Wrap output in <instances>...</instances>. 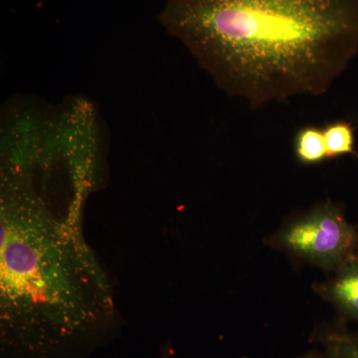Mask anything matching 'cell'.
I'll use <instances>...</instances> for the list:
<instances>
[{
  "mask_svg": "<svg viewBox=\"0 0 358 358\" xmlns=\"http://www.w3.org/2000/svg\"><path fill=\"white\" fill-rule=\"evenodd\" d=\"M157 20L252 109L324 95L358 54V0H166Z\"/></svg>",
  "mask_w": 358,
  "mask_h": 358,
  "instance_id": "1",
  "label": "cell"
},
{
  "mask_svg": "<svg viewBox=\"0 0 358 358\" xmlns=\"http://www.w3.org/2000/svg\"><path fill=\"white\" fill-rule=\"evenodd\" d=\"M82 215L22 190L1 193V358H88L122 329Z\"/></svg>",
  "mask_w": 358,
  "mask_h": 358,
  "instance_id": "2",
  "label": "cell"
},
{
  "mask_svg": "<svg viewBox=\"0 0 358 358\" xmlns=\"http://www.w3.org/2000/svg\"><path fill=\"white\" fill-rule=\"evenodd\" d=\"M266 244L299 262L334 273L358 256V229L348 220L343 206L327 200L289 219Z\"/></svg>",
  "mask_w": 358,
  "mask_h": 358,
  "instance_id": "3",
  "label": "cell"
},
{
  "mask_svg": "<svg viewBox=\"0 0 358 358\" xmlns=\"http://www.w3.org/2000/svg\"><path fill=\"white\" fill-rule=\"evenodd\" d=\"M313 289L343 319L358 322V256L343 264L329 281L315 284Z\"/></svg>",
  "mask_w": 358,
  "mask_h": 358,
  "instance_id": "4",
  "label": "cell"
},
{
  "mask_svg": "<svg viewBox=\"0 0 358 358\" xmlns=\"http://www.w3.org/2000/svg\"><path fill=\"white\" fill-rule=\"evenodd\" d=\"M294 155L306 166L320 164L327 159L324 131L315 126L299 129L294 141Z\"/></svg>",
  "mask_w": 358,
  "mask_h": 358,
  "instance_id": "5",
  "label": "cell"
},
{
  "mask_svg": "<svg viewBox=\"0 0 358 358\" xmlns=\"http://www.w3.org/2000/svg\"><path fill=\"white\" fill-rule=\"evenodd\" d=\"M313 338L334 358H358V334L348 333L338 327L322 326Z\"/></svg>",
  "mask_w": 358,
  "mask_h": 358,
  "instance_id": "6",
  "label": "cell"
},
{
  "mask_svg": "<svg viewBox=\"0 0 358 358\" xmlns=\"http://www.w3.org/2000/svg\"><path fill=\"white\" fill-rule=\"evenodd\" d=\"M327 159L345 155H357L355 128L350 122L338 121L327 124L324 129Z\"/></svg>",
  "mask_w": 358,
  "mask_h": 358,
  "instance_id": "7",
  "label": "cell"
},
{
  "mask_svg": "<svg viewBox=\"0 0 358 358\" xmlns=\"http://www.w3.org/2000/svg\"><path fill=\"white\" fill-rule=\"evenodd\" d=\"M299 358H334L331 353L327 352V350H322V352H319V350H313V352H310L306 353L305 355Z\"/></svg>",
  "mask_w": 358,
  "mask_h": 358,
  "instance_id": "8",
  "label": "cell"
},
{
  "mask_svg": "<svg viewBox=\"0 0 358 358\" xmlns=\"http://www.w3.org/2000/svg\"><path fill=\"white\" fill-rule=\"evenodd\" d=\"M164 358H169V355H166V357H164ZM241 358H249V357H241Z\"/></svg>",
  "mask_w": 358,
  "mask_h": 358,
  "instance_id": "9",
  "label": "cell"
}]
</instances>
